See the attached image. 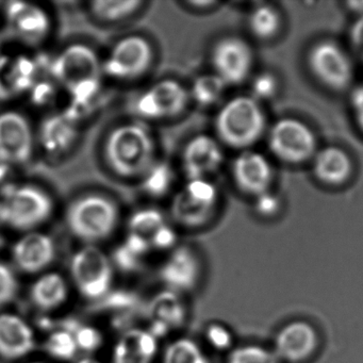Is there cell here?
<instances>
[{
	"label": "cell",
	"mask_w": 363,
	"mask_h": 363,
	"mask_svg": "<svg viewBox=\"0 0 363 363\" xmlns=\"http://www.w3.org/2000/svg\"><path fill=\"white\" fill-rule=\"evenodd\" d=\"M278 86L277 78L269 72H263L252 79V97L259 103L273 99L277 94Z\"/></svg>",
	"instance_id": "obj_35"
},
{
	"label": "cell",
	"mask_w": 363,
	"mask_h": 363,
	"mask_svg": "<svg viewBox=\"0 0 363 363\" xmlns=\"http://www.w3.org/2000/svg\"><path fill=\"white\" fill-rule=\"evenodd\" d=\"M267 143L276 158L290 164L310 160L318 152V142L313 131L296 118L277 121L269 129Z\"/></svg>",
	"instance_id": "obj_10"
},
{
	"label": "cell",
	"mask_w": 363,
	"mask_h": 363,
	"mask_svg": "<svg viewBox=\"0 0 363 363\" xmlns=\"http://www.w3.org/2000/svg\"><path fill=\"white\" fill-rule=\"evenodd\" d=\"M248 28L257 39H272L281 28V16L273 6H258L248 18Z\"/></svg>",
	"instance_id": "obj_28"
},
{
	"label": "cell",
	"mask_w": 363,
	"mask_h": 363,
	"mask_svg": "<svg viewBox=\"0 0 363 363\" xmlns=\"http://www.w3.org/2000/svg\"><path fill=\"white\" fill-rule=\"evenodd\" d=\"M350 39L356 52L363 55V16L357 18L350 27Z\"/></svg>",
	"instance_id": "obj_44"
},
{
	"label": "cell",
	"mask_w": 363,
	"mask_h": 363,
	"mask_svg": "<svg viewBox=\"0 0 363 363\" xmlns=\"http://www.w3.org/2000/svg\"><path fill=\"white\" fill-rule=\"evenodd\" d=\"M318 345L315 328L308 322L294 320L278 331L272 350L282 363H298L310 358Z\"/></svg>",
	"instance_id": "obj_16"
},
{
	"label": "cell",
	"mask_w": 363,
	"mask_h": 363,
	"mask_svg": "<svg viewBox=\"0 0 363 363\" xmlns=\"http://www.w3.org/2000/svg\"><path fill=\"white\" fill-rule=\"evenodd\" d=\"M158 352V339L143 329L125 333L114 346L113 363H152Z\"/></svg>",
	"instance_id": "obj_22"
},
{
	"label": "cell",
	"mask_w": 363,
	"mask_h": 363,
	"mask_svg": "<svg viewBox=\"0 0 363 363\" xmlns=\"http://www.w3.org/2000/svg\"><path fill=\"white\" fill-rule=\"evenodd\" d=\"M224 162L220 141L208 135H197L184 146L182 172L188 180L209 179Z\"/></svg>",
	"instance_id": "obj_15"
},
{
	"label": "cell",
	"mask_w": 363,
	"mask_h": 363,
	"mask_svg": "<svg viewBox=\"0 0 363 363\" xmlns=\"http://www.w3.org/2000/svg\"><path fill=\"white\" fill-rule=\"evenodd\" d=\"M226 363H282L273 350L256 344H247L235 348L229 354Z\"/></svg>",
	"instance_id": "obj_34"
},
{
	"label": "cell",
	"mask_w": 363,
	"mask_h": 363,
	"mask_svg": "<svg viewBox=\"0 0 363 363\" xmlns=\"http://www.w3.org/2000/svg\"><path fill=\"white\" fill-rule=\"evenodd\" d=\"M165 224L164 216L160 210L143 208L135 211L129 218L128 230L129 233L141 235L150 241L155 233Z\"/></svg>",
	"instance_id": "obj_32"
},
{
	"label": "cell",
	"mask_w": 363,
	"mask_h": 363,
	"mask_svg": "<svg viewBox=\"0 0 363 363\" xmlns=\"http://www.w3.org/2000/svg\"><path fill=\"white\" fill-rule=\"evenodd\" d=\"M69 286L67 280L58 273H48L38 278L30 289L31 301L44 311L57 309L67 301Z\"/></svg>",
	"instance_id": "obj_25"
},
{
	"label": "cell",
	"mask_w": 363,
	"mask_h": 363,
	"mask_svg": "<svg viewBox=\"0 0 363 363\" xmlns=\"http://www.w3.org/2000/svg\"><path fill=\"white\" fill-rule=\"evenodd\" d=\"M50 73L58 84L72 91L90 82H101L103 61L90 46L72 44L55 57Z\"/></svg>",
	"instance_id": "obj_8"
},
{
	"label": "cell",
	"mask_w": 363,
	"mask_h": 363,
	"mask_svg": "<svg viewBox=\"0 0 363 363\" xmlns=\"http://www.w3.org/2000/svg\"><path fill=\"white\" fill-rule=\"evenodd\" d=\"M120 220V210L110 197L90 193L76 199L67 208L65 223L69 230L89 244L109 238Z\"/></svg>",
	"instance_id": "obj_4"
},
{
	"label": "cell",
	"mask_w": 363,
	"mask_h": 363,
	"mask_svg": "<svg viewBox=\"0 0 363 363\" xmlns=\"http://www.w3.org/2000/svg\"><path fill=\"white\" fill-rule=\"evenodd\" d=\"M154 48L142 35H128L114 44L103 60V74L120 82L143 77L154 62Z\"/></svg>",
	"instance_id": "obj_6"
},
{
	"label": "cell",
	"mask_w": 363,
	"mask_h": 363,
	"mask_svg": "<svg viewBox=\"0 0 363 363\" xmlns=\"http://www.w3.org/2000/svg\"><path fill=\"white\" fill-rule=\"evenodd\" d=\"M142 189L152 197H162L174 182L173 171L163 162H156L141 177Z\"/></svg>",
	"instance_id": "obj_31"
},
{
	"label": "cell",
	"mask_w": 363,
	"mask_h": 363,
	"mask_svg": "<svg viewBox=\"0 0 363 363\" xmlns=\"http://www.w3.org/2000/svg\"><path fill=\"white\" fill-rule=\"evenodd\" d=\"M235 186L246 194L256 197L269 191L274 172L267 157L255 150H242L233 163Z\"/></svg>",
	"instance_id": "obj_17"
},
{
	"label": "cell",
	"mask_w": 363,
	"mask_h": 363,
	"mask_svg": "<svg viewBox=\"0 0 363 363\" xmlns=\"http://www.w3.org/2000/svg\"><path fill=\"white\" fill-rule=\"evenodd\" d=\"M45 350L50 356L59 360H69L79 350L73 333L69 330H57L50 333L45 341Z\"/></svg>",
	"instance_id": "obj_33"
},
{
	"label": "cell",
	"mask_w": 363,
	"mask_h": 363,
	"mask_svg": "<svg viewBox=\"0 0 363 363\" xmlns=\"http://www.w3.org/2000/svg\"><path fill=\"white\" fill-rule=\"evenodd\" d=\"M114 262L123 271H135L141 264V258L129 252L124 245L118 246L114 252Z\"/></svg>",
	"instance_id": "obj_41"
},
{
	"label": "cell",
	"mask_w": 363,
	"mask_h": 363,
	"mask_svg": "<svg viewBox=\"0 0 363 363\" xmlns=\"http://www.w3.org/2000/svg\"><path fill=\"white\" fill-rule=\"evenodd\" d=\"M3 244H4L3 237H1V235H0V247H1V246H3Z\"/></svg>",
	"instance_id": "obj_49"
},
{
	"label": "cell",
	"mask_w": 363,
	"mask_h": 363,
	"mask_svg": "<svg viewBox=\"0 0 363 363\" xmlns=\"http://www.w3.org/2000/svg\"><path fill=\"white\" fill-rule=\"evenodd\" d=\"M35 131L28 118L14 110L0 113V160L11 165L28 162L35 150Z\"/></svg>",
	"instance_id": "obj_12"
},
{
	"label": "cell",
	"mask_w": 363,
	"mask_h": 363,
	"mask_svg": "<svg viewBox=\"0 0 363 363\" xmlns=\"http://www.w3.org/2000/svg\"><path fill=\"white\" fill-rule=\"evenodd\" d=\"M350 106H352L354 121L363 133V84L352 91V96H350Z\"/></svg>",
	"instance_id": "obj_43"
},
{
	"label": "cell",
	"mask_w": 363,
	"mask_h": 363,
	"mask_svg": "<svg viewBox=\"0 0 363 363\" xmlns=\"http://www.w3.org/2000/svg\"><path fill=\"white\" fill-rule=\"evenodd\" d=\"M143 6L139 0H96L90 4V12L99 22L118 24L135 16Z\"/></svg>",
	"instance_id": "obj_27"
},
{
	"label": "cell",
	"mask_w": 363,
	"mask_h": 363,
	"mask_svg": "<svg viewBox=\"0 0 363 363\" xmlns=\"http://www.w3.org/2000/svg\"><path fill=\"white\" fill-rule=\"evenodd\" d=\"M280 208L281 201L279 196L271 191H267L255 197V209L259 216L272 218L279 212Z\"/></svg>",
	"instance_id": "obj_39"
},
{
	"label": "cell",
	"mask_w": 363,
	"mask_h": 363,
	"mask_svg": "<svg viewBox=\"0 0 363 363\" xmlns=\"http://www.w3.org/2000/svg\"><path fill=\"white\" fill-rule=\"evenodd\" d=\"M77 363H101V362H99V361L96 360V359L84 358V359H82V360L78 361Z\"/></svg>",
	"instance_id": "obj_48"
},
{
	"label": "cell",
	"mask_w": 363,
	"mask_h": 363,
	"mask_svg": "<svg viewBox=\"0 0 363 363\" xmlns=\"http://www.w3.org/2000/svg\"><path fill=\"white\" fill-rule=\"evenodd\" d=\"M5 13L12 35L28 45L43 43L52 30V20L48 12L35 4L9 3Z\"/></svg>",
	"instance_id": "obj_14"
},
{
	"label": "cell",
	"mask_w": 363,
	"mask_h": 363,
	"mask_svg": "<svg viewBox=\"0 0 363 363\" xmlns=\"http://www.w3.org/2000/svg\"><path fill=\"white\" fill-rule=\"evenodd\" d=\"M10 167H11V165H9L8 163L0 160V184L5 182L8 174H9Z\"/></svg>",
	"instance_id": "obj_46"
},
{
	"label": "cell",
	"mask_w": 363,
	"mask_h": 363,
	"mask_svg": "<svg viewBox=\"0 0 363 363\" xmlns=\"http://www.w3.org/2000/svg\"><path fill=\"white\" fill-rule=\"evenodd\" d=\"M148 314L152 323L148 330L158 339L171 329L184 325L186 318V306L178 293L171 290L163 291L150 301Z\"/></svg>",
	"instance_id": "obj_21"
},
{
	"label": "cell",
	"mask_w": 363,
	"mask_h": 363,
	"mask_svg": "<svg viewBox=\"0 0 363 363\" xmlns=\"http://www.w3.org/2000/svg\"><path fill=\"white\" fill-rule=\"evenodd\" d=\"M35 347V331L24 318L18 314H0V357L16 360L30 354Z\"/></svg>",
	"instance_id": "obj_20"
},
{
	"label": "cell",
	"mask_w": 363,
	"mask_h": 363,
	"mask_svg": "<svg viewBox=\"0 0 363 363\" xmlns=\"http://www.w3.org/2000/svg\"><path fill=\"white\" fill-rule=\"evenodd\" d=\"M18 289V278L11 267L0 262V308L13 301Z\"/></svg>",
	"instance_id": "obj_36"
},
{
	"label": "cell",
	"mask_w": 363,
	"mask_h": 363,
	"mask_svg": "<svg viewBox=\"0 0 363 363\" xmlns=\"http://www.w3.org/2000/svg\"><path fill=\"white\" fill-rule=\"evenodd\" d=\"M190 92L177 80L162 79L142 92L133 103V112L141 120H173L184 113Z\"/></svg>",
	"instance_id": "obj_9"
},
{
	"label": "cell",
	"mask_w": 363,
	"mask_h": 363,
	"mask_svg": "<svg viewBox=\"0 0 363 363\" xmlns=\"http://www.w3.org/2000/svg\"><path fill=\"white\" fill-rule=\"evenodd\" d=\"M33 71V65L27 59L0 58V99L30 88Z\"/></svg>",
	"instance_id": "obj_26"
},
{
	"label": "cell",
	"mask_w": 363,
	"mask_h": 363,
	"mask_svg": "<svg viewBox=\"0 0 363 363\" xmlns=\"http://www.w3.org/2000/svg\"><path fill=\"white\" fill-rule=\"evenodd\" d=\"M218 203V188L210 179L188 180L172 199L169 211L176 224L199 228L211 220Z\"/></svg>",
	"instance_id": "obj_5"
},
{
	"label": "cell",
	"mask_w": 363,
	"mask_h": 363,
	"mask_svg": "<svg viewBox=\"0 0 363 363\" xmlns=\"http://www.w3.org/2000/svg\"><path fill=\"white\" fill-rule=\"evenodd\" d=\"M76 120L69 114H58L48 118L40 131L42 148L52 156H59L71 150L77 140Z\"/></svg>",
	"instance_id": "obj_24"
},
{
	"label": "cell",
	"mask_w": 363,
	"mask_h": 363,
	"mask_svg": "<svg viewBox=\"0 0 363 363\" xmlns=\"http://www.w3.org/2000/svg\"><path fill=\"white\" fill-rule=\"evenodd\" d=\"M313 173L318 180L327 186H341L352 175V159L342 148L327 146L314 155Z\"/></svg>",
	"instance_id": "obj_23"
},
{
	"label": "cell",
	"mask_w": 363,
	"mask_h": 363,
	"mask_svg": "<svg viewBox=\"0 0 363 363\" xmlns=\"http://www.w3.org/2000/svg\"><path fill=\"white\" fill-rule=\"evenodd\" d=\"M161 280L173 292L193 290L201 279V262L189 246H178L167 257L160 269Z\"/></svg>",
	"instance_id": "obj_18"
},
{
	"label": "cell",
	"mask_w": 363,
	"mask_h": 363,
	"mask_svg": "<svg viewBox=\"0 0 363 363\" xmlns=\"http://www.w3.org/2000/svg\"><path fill=\"white\" fill-rule=\"evenodd\" d=\"M123 245L139 258H143L152 250V245L147 239L135 233H128Z\"/></svg>",
	"instance_id": "obj_42"
},
{
	"label": "cell",
	"mask_w": 363,
	"mask_h": 363,
	"mask_svg": "<svg viewBox=\"0 0 363 363\" xmlns=\"http://www.w3.org/2000/svg\"><path fill=\"white\" fill-rule=\"evenodd\" d=\"M177 240L175 230L169 225L165 224L155 233V235L150 238V242L152 248L157 250H167V248L174 247Z\"/></svg>",
	"instance_id": "obj_40"
},
{
	"label": "cell",
	"mask_w": 363,
	"mask_h": 363,
	"mask_svg": "<svg viewBox=\"0 0 363 363\" xmlns=\"http://www.w3.org/2000/svg\"><path fill=\"white\" fill-rule=\"evenodd\" d=\"M307 63L312 75L331 90H345L354 79L352 61L335 42L324 40L314 44L308 52Z\"/></svg>",
	"instance_id": "obj_11"
},
{
	"label": "cell",
	"mask_w": 363,
	"mask_h": 363,
	"mask_svg": "<svg viewBox=\"0 0 363 363\" xmlns=\"http://www.w3.org/2000/svg\"><path fill=\"white\" fill-rule=\"evenodd\" d=\"M54 210L52 195L35 184L7 186L0 194V222L16 230H35Z\"/></svg>",
	"instance_id": "obj_3"
},
{
	"label": "cell",
	"mask_w": 363,
	"mask_h": 363,
	"mask_svg": "<svg viewBox=\"0 0 363 363\" xmlns=\"http://www.w3.org/2000/svg\"><path fill=\"white\" fill-rule=\"evenodd\" d=\"M186 5L190 6L191 8L195 10H206L208 8H211L212 6L216 5L214 1H189Z\"/></svg>",
	"instance_id": "obj_45"
},
{
	"label": "cell",
	"mask_w": 363,
	"mask_h": 363,
	"mask_svg": "<svg viewBox=\"0 0 363 363\" xmlns=\"http://www.w3.org/2000/svg\"><path fill=\"white\" fill-rule=\"evenodd\" d=\"M31 363H42V362H31Z\"/></svg>",
	"instance_id": "obj_50"
},
{
	"label": "cell",
	"mask_w": 363,
	"mask_h": 363,
	"mask_svg": "<svg viewBox=\"0 0 363 363\" xmlns=\"http://www.w3.org/2000/svg\"><path fill=\"white\" fill-rule=\"evenodd\" d=\"M78 350L84 352H95L103 344V335L92 326H82L73 333Z\"/></svg>",
	"instance_id": "obj_37"
},
{
	"label": "cell",
	"mask_w": 363,
	"mask_h": 363,
	"mask_svg": "<svg viewBox=\"0 0 363 363\" xmlns=\"http://www.w3.org/2000/svg\"><path fill=\"white\" fill-rule=\"evenodd\" d=\"M206 337L210 345L218 350H226L233 345V333L222 324L209 325L206 330Z\"/></svg>",
	"instance_id": "obj_38"
},
{
	"label": "cell",
	"mask_w": 363,
	"mask_h": 363,
	"mask_svg": "<svg viewBox=\"0 0 363 363\" xmlns=\"http://www.w3.org/2000/svg\"><path fill=\"white\" fill-rule=\"evenodd\" d=\"M56 245L50 235L29 231L16 242L12 248L14 264L25 273L33 274L45 269L54 261Z\"/></svg>",
	"instance_id": "obj_19"
},
{
	"label": "cell",
	"mask_w": 363,
	"mask_h": 363,
	"mask_svg": "<svg viewBox=\"0 0 363 363\" xmlns=\"http://www.w3.org/2000/svg\"><path fill=\"white\" fill-rule=\"evenodd\" d=\"M71 275L82 296L99 299L109 292L113 269L107 255L93 244L80 248L71 261Z\"/></svg>",
	"instance_id": "obj_7"
},
{
	"label": "cell",
	"mask_w": 363,
	"mask_h": 363,
	"mask_svg": "<svg viewBox=\"0 0 363 363\" xmlns=\"http://www.w3.org/2000/svg\"><path fill=\"white\" fill-rule=\"evenodd\" d=\"M218 139L237 150H250L267 129V118L260 103L252 96L229 99L214 121Z\"/></svg>",
	"instance_id": "obj_2"
},
{
	"label": "cell",
	"mask_w": 363,
	"mask_h": 363,
	"mask_svg": "<svg viewBox=\"0 0 363 363\" xmlns=\"http://www.w3.org/2000/svg\"><path fill=\"white\" fill-rule=\"evenodd\" d=\"M108 167L125 179L141 178L157 161L154 135L142 122H128L114 127L104 143Z\"/></svg>",
	"instance_id": "obj_1"
},
{
	"label": "cell",
	"mask_w": 363,
	"mask_h": 363,
	"mask_svg": "<svg viewBox=\"0 0 363 363\" xmlns=\"http://www.w3.org/2000/svg\"><path fill=\"white\" fill-rule=\"evenodd\" d=\"M162 363H210L203 348L189 337L172 342L163 354Z\"/></svg>",
	"instance_id": "obj_30"
},
{
	"label": "cell",
	"mask_w": 363,
	"mask_h": 363,
	"mask_svg": "<svg viewBox=\"0 0 363 363\" xmlns=\"http://www.w3.org/2000/svg\"><path fill=\"white\" fill-rule=\"evenodd\" d=\"M348 6H350V10H352V11L358 12L359 14L363 16V3H359V1H356V3L348 4Z\"/></svg>",
	"instance_id": "obj_47"
},
{
	"label": "cell",
	"mask_w": 363,
	"mask_h": 363,
	"mask_svg": "<svg viewBox=\"0 0 363 363\" xmlns=\"http://www.w3.org/2000/svg\"><path fill=\"white\" fill-rule=\"evenodd\" d=\"M211 63L214 74L228 86L247 79L254 65V52L247 42L237 37L220 40L212 48Z\"/></svg>",
	"instance_id": "obj_13"
},
{
	"label": "cell",
	"mask_w": 363,
	"mask_h": 363,
	"mask_svg": "<svg viewBox=\"0 0 363 363\" xmlns=\"http://www.w3.org/2000/svg\"><path fill=\"white\" fill-rule=\"evenodd\" d=\"M227 84L216 74L199 76L193 82L190 97L201 107H210L218 103L226 90Z\"/></svg>",
	"instance_id": "obj_29"
}]
</instances>
